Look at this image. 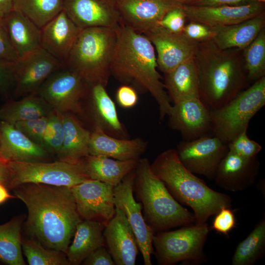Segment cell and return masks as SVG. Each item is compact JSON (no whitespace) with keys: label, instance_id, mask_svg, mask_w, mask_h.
I'll list each match as a JSON object with an SVG mask.
<instances>
[{"label":"cell","instance_id":"obj_1","mask_svg":"<svg viewBox=\"0 0 265 265\" xmlns=\"http://www.w3.org/2000/svg\"><path fill=\"white\" fill-rule=\"evenodd\" d=\"M13 189L15 196L27 208L26 226L29 233L44 247L66 253L82 220L71 188L26 183Z\"/></svg>","mask_w":265,"mask_h":265},{"label":"cell","instance_id":"obj_2","mask_svg":"<svg viewBox=\"0 0 265 265\" xmlns=\"http://www.w3.org/2000/svg\"><path fill=\"white\" fill-rule=\"evenodd\" d=\"M111 66V75L136 90L149 92L158 103L159 117L168 115L172 108L158 68L155 48L144 34L120 25Z\"/></svg>","mask_w":265,"mask_h":265},{"label":"cell","instance_id":"obj_3","mask_svg":"<svg viewBox=\"0 0 265 265\" xmlns=\"http://www.w3.org/2000/svg\"><path fill=\"white\" fill-rule=\"evenodd\" d=\"M194 60L199 99L211 110L228 103L249 83L242 50L221 49L210 40L198 44Z\"/></svg>","mask_w":265,"mask_h":265},{"label":"cell","instance_id":"obj_4","mask_svg":"<svg viewBox=\"0 0 265 265\" xmlns=\"http://www.w3.org/2000/svg\"><path fill=\"white\" fill-rule=\"evenodd\" d=\"M150 166L173 197L193 210L196 224L206 223L222 208L232 206L230 196L211 188L184 166L176 149L162 152Z\"/></svg>","mask_w":265,"mask_h":265},{"label":"cell","instance_id":"obj_5","mask_svg":"<svg viewBox=\"0 0 265 265\" xmlns=\"http://www.w3.org/2000/svg\"><path fill=\"white\" fill-rule=\"evenodd\" d=\"M150 164L146 158L138 159L133 184L147 223L154 232L195 223L194 214L173 197Z\"/></svg>","mask_w":265,"mask_h":265},{"label":"cell","instance_id":"obj_6","mask_svg":"<svg viewBox=\"0 0 265 265\" xmlns=\"http://www.w3.org/2000/svg\"><path fill=\"white\" fill-rule=\"evenodd\" d=\"M117 28L81 29L65 65L79 73L88 83L106 86L117 41Z\"/></svg>","mask_w":265,"mask_h":265},{"label":"cell","instance_id":"obj_7","mask_svg":"<svg viewBox=\"0 0 265 265\" xmlns=\"http://www.w3.org/2000/svg\"><path fill=\"white\" fill-rule=\"evenodd\" d=\"M265 105V77H263L224 106L211 110L212 135L228 144L247 131L250 120Z\"/></svg>","mask_w":265,"mask_h":265},{"label":"cell","instance_id":"obj_8","mask_svg":"<svg viewBox=\"0 0 265 265\" xmlns=\"http://www.w3.org/2000/svg\"><path fill=\"white\" fill-rule=\"evenodd\" d=\"M210 231L206 223L184 226L172 231L158 232L153 239L158 264L204 263L207 259L204 247Z\"/></svg>","mask_w":265,"mask_h":265},{"label":"cell","instance_id":"obj_9","mask_svg":"<svg viewBox=\"0 0 265 265\" xmlns=\"http://www.w3.org/2000/svg\"><path fill=\"white\" fill-rule=\"evenodd\" d=\"M11 189L24 184H42L72 187L90 179L85 169L83 159L78 161L60 160L7 162Z\"/></svg>","mask_w":265,"mask_h":265},{"label":"cell","instance_id":"obj_10","mask_svg":"<svg viewBox=\"0 0 265 265\" xmlns=\"http://www.w3.org/2000/svg\"><path fill=\"white\" fill-rule=\"evenodd\" d=\"M88 91V84L75 71L66 67L53 73L40 87L37 94L53 110L62 114L81 112L80 101Z\"/></svg>","mask_w":265,"mask_h":265},{"label":"cell","instance_id":"obj_11","mask_svg":"<svg viewBox=\"0 0 265 265\" xmlns=\"http://www.w3.org/2000/svg\"><path fill=\"white\" fill-rule=\"evenodd\" d=\"M178 158L189 171L214 179L221 160L229 151L227 144L212 135L181 142L176 149Z\"/></svg>","mask_w":265,"mask_h":265},{"label":"cell","instance_id":"obj_12","mask_svg":"<svg viewBox=\"0 0 265 265\" xmlns=\"http://www.w3.org/2000/svg\"><path fill=\"white\" fill-rule=\"evenodd\" d=\"M135 169L114 186L115 206L125 214L136 238L144 265H152L151 256L154 253L155 232L142 215L141 203L137 202L133 195Z\"/></svg>","mask_w":265,"mask_h":265},{"label":"cell","instance_id":"obj_13","mask_svg":"<svg viewBox=\"0 0 265 265\" xmlns=\"http://www.w3.org/2000/svg\"><path fill=\"white\" fill-rule=\"evenodd\" d=\"M64 66L42 47L19 57L13 63L14 96L37 93L47 79Z\"/></svg>","mask_w":265,"mask_h":265},{"label":"cell","instance_id":"obj_14","mask_svg":"<svg viewBox=\"0 0 265 265\" xmlns=\"http://www.w3.org/2000/svg\"><path fill=\"white\" fill-rule=\"evenodd\" d=\"M113 187L91 179L71 187L81 218L97 221L106 226L115 213Z\"/></svg>","mask_w":265,"mask_h":265},{"label":"cell","instance_id":"obj_15","mask_svg":"<svg viewBox=\"0 0 265 265\" xmlns=\"http://www.w3.org/2000/svg\"><path fill=\"white\" fill-rule=\"evenodd\" d=\"M120 25L145 34L157 26L170 10L183 4L178 0H116Z\"/></svg>","mask_w":265,"mask_h":265},{"label":"cell","instance_id":"obj_16","mask_svg":"<svg viewBox=\"0 0 265 265\" xmlns=\"http://www.w3.org/2000/svg\"><path fill=\"white\" fill-rule=\"evenodd\" d=\"M144 35L155 48L158 68L164 74L193 58L198 44L183 33L171 32L160 26Z\"/></svg>","mask_w":265,"mask_h":265},{"label":"cell","instance_id":"obj_17","mask_svg":"<svg viewBox=\"0 0 265 265\" xmlns=\"http://www.w3.org/2000/svg\"><path fill=\"white\" fill-rule=\"evenodd\" d=\"M63 10L80 29L117 28L121 24L116 0H63Z\"/></svg>","mask_w":265,"mask_h":265},{"label":"cell","instance_id":"obj_18","mask_svg":"<svg viewBox=\"0 0 265 265\" xmlns=\"http://www.w3.org/2000/svg\"><path fill=\"white\" fill-rule=\"evenodd\" d=\"M186 19L212 27L237 24L265 12V3L252 1L236 5H183Z\"/></svg>","mask_w":265,"mask_h":265},{"label":"cell","instance_id":"obj_19","mask_svg":"<svg viewBox=\"0 0 265 265\" xmlns=\"http://www.w3.org/2000/svg\"><path fill=\"white\" fill-rule=\"evenodd\" d=\"M169 124L184 140H192L211 132V110L199 98L182 100L172 106Z\"/></svg>","mask_w":265,"mask_h":265},{"label":"cell","instance_id":"obj_20","mask_svg":"<svg viewBox=\"0 0 265 265\" xmlns=\"http://www.w3.org/2000/svg\"><path fill=\"white\" fill-rule=\"evenodd\" d=\"M260 170L257 157L245 158L228 151L217 168L215 184L232 192L245 190L256 181Z\"/></svg>","mask_w":265,"mask_h":265},{"label":"cell","instance_id":"obj_21","mask_svg":"<svg viewBox=\"0 0 265 265\" xmlns=\"http://www.w3.org/2000/svg\"><path fill=\"white\" fill-rule=\"evenodd\" d=\"M103 235L115 265H134L138 246L123 212L116 208L113 218L105 226Z\"/></svg>","mask_w":265,"mask_h":265},{"label":"cell","instance_id":"obj_22","mask_svg":"<svg viewBox=\"0 0 265 265\" xmlns=\"http://www.w3.org/2000/svg\"><path fill=\"white\" fill-rule=\"evenodd\" d=\"M81 29L63 10L41 28V47L65 65Z\"/></svg>","mask_w":265,"mask_h":265},{"label":"cell","instance_id":"obj_23","mask_svg":"<svg viewBox=\"0 0 265 265\" xmlns=\"http://www.w3.org/2000/svg\"><path fill=\"white\" fill-rule=\"evenodd\" d=\"M49 153L14 125L0 121V158L4 161H43Z\"/></svg>","mask_w":265,"mask_h":265},{"label":"cell","instance_id":"obj_24","mask_svg":"<svg viewBox=\"0 0 265 265\" xmlns=\"http://www.w3.org/2000/svg\"><path fill=\"white\" fill-rule=\"evenodd\" d=\"M140 138L122 139L112 137L96 126L91 133L89 154L102 155L118 160L138 159L146 148Z\"/></svg>","mask_w":265,"mask_h":265},{"label":"cell","instance_id":"obj_25","mask_svg":"<svg viewBox=\"0 0 265 265\" xmlns=\"http://www.w3.org/2000/svg\"><path fill=\"white\" fill-rule=\"evenodd\" d=\"M1 19L18 57L41 47V28L22 13L13 9Z\"/></svg>","mask_w":265,"mask_h":265},{"label":"cell","instance_id":"obj_26","mask_svg":"<svg viewBox=\"0 0 265 265\" xmlns=\"http://www.w3.org/2000/svg\"><path fill=\"white\" fill-rule=\"evenodd\" d=\"M265 12L241 22L230 26L213 27L212 39L221 49H244L265 28Z\"/></svg>","mask_w":265,"mask_h":265},{"label":"cell","instance_id":"obj_27","mask_svg":"<svg viewBox=\"0 0 265 265\" xmlns=\"http://www.w3.org/2000/svg\"><path fill=\"white\" fill-rule=\"evenodd\" d=\"M105 225L92 220H82L77 226L74 238L66 252L70 265H78L94 250L104 245Z\"/></svg>","mask_w":265,"mask_h":265},{"label":"cell","instance_id":"obj_28","mask_svg":"<svg viewBox=\"0 0 265 265\" xmlns=\"http://www.w3.org/2000/svg\"><path fill=\"white\" fill-rule=\"evenodd\" d=\"M139 159L118 160L102 155H89L83 159V163L90 179L115 186L136 168Z\"/></svg>","mask_w":265,"mask_h":265},{"label":"cell","instance_id":"obj_29","mask_svg":"<svg viewBox=\"0 0 265 265\" xmlns=\"http://www.w3.org/2000/svg\"><path fill=\"white\" fill-rule=\"evenodd\" d=\"M164 74L165 89L174 104L186 99L199 98V80L194 57Z\"/></svg>","mask_w":265,"mask_h":265},{"label":"cell","instance_id":"obj_30","mask_svg":"<svg viewBox=\"0 0 265 265\" xmlns=\"http://www.w3.org/2000/svg\"><path fill=\"white\" fill-rule=\"evenodd\" d=\"M61 116L64 138L61 151L58 156L61 160H80L89 155L91 132L68 113L61 114Z\"/></svg>","mask_w":265,"mask_h":265},{"label":"cell","instance_id":"obj_31","mask_svg":"<svg viewBox=\"0 0 265 265\" xmlns=\"http://www.w3.org/2000/svg\"><path fill=\"white\" fill-rule=\"evenodd\" d=\"M53 111L48 103L36 93L3 105L0 108V121L14 125L18 122L48 116Z\"/></svg>","mask_w":265,"mask_h":265},{"label":"cell","instance_id":"obj_32","mask_svg":"<svg viewBox=\"0 0 265 265\" xmlns=\"http://www.w3.org/2000/svg\"><path fill=\"white\" fill-rule=\"evenodd\" d=\"M105 87V85L100 83L88 84L96 126L107 134H120L123 130L122 125L118 118L115 105Z\"/></svg>","mask_w":265,"mask_h":265},{"label":"cell","instance_id":"obj_33","mask_svg":"<svg viewBox=\"0 0 265 265\" xmlns=\"http://www.w3.org/2000/svg\"><path fill=\"white\" fill-rule=\"evenodd\" d=\"M22 220L17 216L0 225V260L6 264H26L22 254Z\"/></svg>","mask_w":265,"mask_h":265},{"label":"cell","instance_id":"obj_34","mask_svg":"<svg viewBox=\"0 0 265 265\" xmlns=\"http://www.w3.org/2000/svg\"><path fill=\"white\" fill-rule=\"evenodd\" d=\"M265 252V218L256 225L248 236L237 246L232 258V265H253Z\"/></svg>","mask_w":265,"mask_h":265},{"label":"cell","instance_id":"obj_35","mask_svg":"<svg viewBox=\"0 0 265 265\" xmlns=\"http://www.w3.org/2000/svg\"><path fill=\"white\" fill-rule=\"evenodd\" d=\"M13 9L41 28L63 10V0H14Z\"/></svg>","mask_w":265,"mask_h":265},{"label":"cell","instance_id":"obj_36","mask_svg":"<svg viewBox=\"0 0 265 265\" xmlns=\"http://www.w3.org/2000/svg\"><path fill=\"white\" fill-rule=\"evenodd\" d=\"M244 69L249 82L265 77V29L242 50Z\"/></svg>","mask_w":265,"mask_h":265},{"label":"cell","instance_id":"obj_37","mask_svg":"<svg viewBox=\"0 0 265 265\" xmlns=\"http://www.w3.org/2000/svg\"><path fill=\"white\" fill-rule=\"evenodd\" d=\"M22 246L30 265H70L65 253L47 248L36 240H22Z\"/></svg>","mask_w":265,"mask_h":265},{"label":"cell","instance_id":"obj_38","mask_svg":"<svg viewBox=\"0 0 265 265\" xmlns=\"http://www.w3.org/2000/svg\"><path fill=\"white\" fill-rule=\"evenodd\" d=\"M64 138L61 114L53 111L49 116V121L43 139V148L48 152L57 155L60 153Z\"/></svg>","mask_w":265,"mask_h":265},{"label":"cell","instance_id":"obj_39","mask_svg":"<svg viewBox=\"0 0 265 265\" xmlns=\"http://www.w3.org/2000/svg\"><path fill=\"white\" fill-rule=\"evenodd\" d=\"M49 116L16 123L15 127L35 143L43 147V139Z\"/></svg>","mask_w":265,"mask_h":265},{"label":"cell","instance_id":"obj_40","mask_svg":"<svg viewBox=\"0 0 265 265\" xmlns=\"http://www.w3.org/2000/svg\"><path fill=\"white\" fill-rule=\"evenodd\" d=\"M245 131L235 138L228 144L229 151L245 158L256 157L262 147L257 142L250 139Z\"/></svg>","mask_w":265,"mask_h":265},{"label":"cell","instance_id":"obj_41","mask_svg":"<svg viewBox=\"0 0 265 265\" xmlns=\"http://www.w3.org/2000/svg\"><path fill=\"white\" fill-rule=\"evenodd\" d=\"M186 16L183 5L168 12L161 20L159 25L171 32L182 34L186 26Z\"/></svg>","mask_w":265,"mask_h":265},{"label":"cell","instance_id":"obj_42","mask_svg":"<svg viewBox=\"0 0 265 265\" xmlns=\"http://www.w3.org/2000/svg\"><path fill=\"white\" fill-rule=\"evenodd\" d=\"M183 34L188 39L199 43L212 40L214 35V29L203 23L189 21L186 25Z\"/></svg>","mask_w":265,"mask_h":265},{"label":"cell","instance_id":"obj_43","mask_svg":"<svg viewBox=\"0 0 265 265\" xmlns=\"http://www.w3.org/2000/svg\"><path fill=\"white\" fill-rule=\"evenodd\" d=\"M212 229L227 236L236 227V220L233 212L230 208H222L215 214Z\"/></svg>","mask_w":265,"mask_h":265},{"label":"cell","instance_id":"obj_44","mask_svg":"<svg viewBox=\"0 0 265 265\" xmlns=\"http://www.w3.org/2000/svg\"><path fill=\"white\" fill-rule=\"evenodd\" d=\"M13 63L0 60V94L3 96L13 92Z\"/></svg>","mask_w":265,"mask_h":265},{"label":"cell","instance_id":"obj_45","mask_svg":"<svg viewBox=\"0 0 265 265\" xmlns=\"http://www.w3.org/2000/svg\"><path fill=\"white\" fill-rule=\"evenodd\" d=\"M18 58L9 40L1 18H0V60L14 62Z\"/></svg>","mask_w":265,"mask_h":265},{"label":"cell","instance_id":"obj_46","mask_svg":"<svg viewBox=\"0 0 265 265\" xmlns=\"http://www.w3.org/2000/svg\"><path fill=\"white\" fill-rule=\"evenodd\" d=\"M116 97L119 105L126 108L133 107L138 101V95L135 89L127 84L118 88Z\"/></svg>","mask_w":265,"mask_h":265},{"label":"cell","instance_id":"obj_47","mask_svg":"<svg viewBox=\"0 0 265 265\" xmlns=\"http://www.w3.org/2000/svg\"><path fill=\"white\" fill-rule=\"evenodd\" d=\"M85 265H114V261L104 245L92 252L82 262Z\"/></svg>","mask_w":265,"mask_h":265},{"label":"cell","instance_id":"obj_48","mask_svg":"<svg viewBox=\"0 0 265 265\" xmlns=\"http://www.w3.org/2000/svg\"><path fill=\"white\" fill-rule=\"evenodd\" d=\"M254 0H204L197 3V5L217 6V5H236L246 4Z\"/></svg>","mask_w":265,"mask_h":265},{"label":"cell","instance_id":"obj_49","mask_svg":"<svg viewBox=\"0 0 265 265\" xmlns=\"http://www.w3.org/2000/svg\"><path fill=\"white\" fill-rule=\"evenodd\" d=\"M0 184L11 189V179L8 162L0 158Z\"/></svg>","mask_w":265,"mask_h":265},{"label":"cell","instance_id":"obj_50","mask_svg":"<svg viewBox=\"0 0 265 265\" xmlns=\"http://www.w3.org/2000/svg\"><path fill=\"white\" fill-rule=\"evenodd\" d=\"M14 0H0V18L13 10Z\"/></svg>","mask_w":265,"mask_h":265},{"label":"cell","instance_id":"obj_51","mask_svg":"<svg viewBox=\"0 0 265 265\" xmlns=\"http://www.w3.org/2000/svg\"><path fill=\"white\" fill-rule=\"evenodd\" d=\"M15 196L11 195L8 189L4 185L0 184V205L3 204L10 198H15Z\"/></svg>","mask_w":265,"mask_h":265},{"label":"cell","instance_id":"obj_52","mask_svg":"<svg viewBox=\"0 0 265 265\" xmlns=\"http://www.w3.org/2000/svg\"><path fill=\"white\" fill-rule=\"evenodd\" d=\"M183 5H195L204 0H178Z\"/></svg>","mask_w":265,"mask_h":265},{"label":"cell","instance_id":"obj_53","mask_svg":"<svg viewBox=\"0 0 265 265\" xmlns=\"http://www.w3.org/2000/svg\"><path fill=\"white\" fill-rule=\"evenodd\" d=\"M255 1L260 2H265V0H254Z\"/></svg>","mask_w":265,"mask_h":265}]
</instances>
